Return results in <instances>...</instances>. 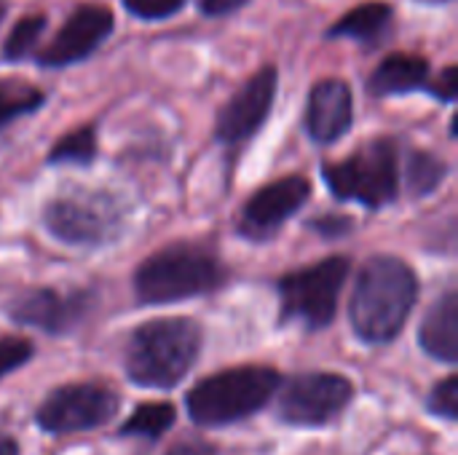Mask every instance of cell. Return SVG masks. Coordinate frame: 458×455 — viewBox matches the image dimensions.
Segmentation results:
<instances>
[{
    "instance_id": "cell-6",
    "label": "cell",
    "mask_w": 458,
    "mask_h": 455,
    "mask_svg": "<svg viewBox=\"0 0 458 455\" xmlns=\"http://www.w3.org/2000/svg\"><path fill=\"white\" fill-rule=\"evenodd\" d=\"M325 182L341 201L378 209L397 198V145L386 137L362 145L346 161L322 166Z\"/></svg>"
},
{
    "instance_id": "cell-12",
    "label": "cell",
    "mask_w": 458,
    "mask_h": 455,
    "mask_svg": "<svg viewBox=\"0 0 458 455\" xmlns=\"http://www.w3.org/2000/svg\"><path fill=\"white\" fill-rule=\"evenodd\" d=\"M91 308V295L83 290L59 292V290H27L11 300L8 316L19 324L38 327L51 335L70 333Z\"/></svg>"
},
{
    "instance_id": "cell-13",
    "label": "cell",
    "mask_w": 458,
    "mask_h": 455,
    "mask_svg": "<svg viewBox=\"0 0 458 455\" xmlns=\"http://www.w3.org/2000/svg\"><path fill=\"white\" fill-rule=\"evenodd\" d=\"M113 32V13L105 5H78L56 38L40 51L38 62L43 67H67L91 56Z\"/></svg>"
},
{
    "instance_id": "cell-14",
    "label": "cell",
    "mask_w": 458,
    "mask_h": 455,
    "mask_svg": "<svg viewBox=\"0 0 458 455\" xmlns=\"http://www.w3.org/2000/svg\"><path fill=\"white\" fill-rule=\"evenodd\" d=\"M354 121V97L346 80L325 78L319 80L306 105V131L314 142L330 145L341 139Z\"/></svg>"
},
{
    "instance_id": "cell-25",
    "label": "cell",
    "mask_w": 458,
    "mask_h": 455,
    "mask_svg": "<svg viewBox=\"0 0 458 455\" xmlns=\"http://www.w3.org/2000/svg\"><path fill=\"white\" fill-rule=\"evenodd\" d=\"M188 0H123V5L140 19H166L177 13Z\"/></svg>"
},
{
    "instance_id": "cell-3",
    "label": "cell",
    "mask_w": 458,
    "mask_h": 455,
    "mask_svg": "<svg viewBox=\"0 0 458 455\" xmlns=\"http://www.w3.org/2000/svg\"><path fill=\"white\" fill-rule=\"evenodd\" d=\"M225 284L220 260L196 244H174L150 255L134 274V292L148 306L185 300Z\"/></svg>"
},
{
    "instance_id": "cell-7",
    "label": "cell",
    "mask_w": 458,
    "mask_h": 455,
    "mask_svg": "<svg viewBox=\"0 0 458 455\" xmlns=\"http://www.w3.org/2000/svg\"><path fill=\"white\" fill-rule=\"evenodd\" d=\"M349 276L346 257H325L311 268L287 274L279 282L282 319L301 322L311 330L327 327L338 308V295Z\"/></svg>"
},
{
    "instance_id": "cell-2",
    "label": "cell",
    "mask_w": 458,
    "mask_h": 455,
    "mask_svg": "<svg viewBox=\"0 0 458 455\" xmlns=\"http://www.w3.org/2000/svg\"><path fill=\"white\" fill-rule=\"evenodd\" d=\"M199 351L201 330L193 319H153L131 335L126 373L145 389H172L191 373Z\"/></svg>"
},
{
    "instance_id": "cell-18",
    "label": "cell",
    "mask_w": 458,
    "mask_h": 455,
    "mask_svg": "<svg viewBox=\"0 0 458 455\" xmlns=\"http://www.w3.org/2000/svg\"><path fill=\"white\" fill-rule=\"evenodd\" d=\"M46 102V94L24 80H0V129L11 121L35 113Z\"/></svg>"
},
{
    "instance_id": "cell-24",
    "label": "cell",
    "mask_w": 458,
    "mask_h": 455,
    "mask_svg": "<svg viewBox=\"0 0 458 455\" xmlns=\"http://www.w3.org/2000/svg\"><path fill=\"white\" fill-rule=\"evenodd\" d=\"M32 357V343L24 338H3L0 341V378L21 367Z\"/></svg>"
},
{
    "instance_id": "cell-29",
    "label": "cell",
    "mask_w": 458,
    "mask_h": 455,
    "mask_svg": "<svg viewBox=\"0 0 458 455\" xmlns=\"http://www.w3.org/2000/svg\"><path fill=\"white\" fill-rule=\"evenodd\" d=\"M166 455H215V448L201 442V440H191V442H180L174 445Z\"/></svg>"
},
{
    "instance_id": "cell-19",
    "label": "cell",
    "mask_w": 458,
    "mask_h": 455,
    "mask_svg": "<svg viewBox=\"0 0 458 455\" xmlns=\"http://www.w3.org/2000/svg\"><path fill=\"white\" fill-rule=\"evenodd\" d=\"M174 424V408L166 402H145L140 405L131 418L121 426L123 437H148L158 440Z\"/></svg>"
},
{
    "instance_id": "cell-10",
    "label": "cell",
    "mask_w": 458,
    "mask_h": 455,
    "mask_svg": "<svg viewBox=\"0 0 458 455\" xmlns=\"http://www.w3.org/2000/svg\"><path fill=\"white\" fill-rule=\"evenodd\" d=\"M311 196V182L301 174L293 177H282L266 188H260L247 206L242 209L239 217V231L252 239V241H263L271 239Z\"/></svg>"
},
{
    "instance_id": "cell-20",
    "label": "cell",
    "mask_w": 458,
    "mask_h": 455,
    "mask_svg": "<svg viewBox=\"0 0 458 455\" xmlns=\"http://www.w3.org/2000/svg\"><path fill=\"white\" fill-rule=\"evenodd\" d=\"M448 174V166L443 158L427 153V150H413L408 156V166H405V177H408V190L413 196H427L432 193Z\"/></svg>"
},
{
    "instance_id": "cell-22",
    "label": "cell",
    "mask_w": 458,
    "mask_h": 455,
    "mask_svg": "<svg viewBox=\"0 0 458 455\" xmlns=\"http://www.w3.org/2000/svg\"><path fill=\"white\" fill-rule=\"evenodd\" d=\"M43 27H46V16H24L21 21H16V27L11 29L5 46H3V54L5 59H24L32 46L38 43V38L43 35Z\"/></svg>"
},
{
    "instance_id": "cell-27",
    "label": "cell",
    "mask_w": 458,
    "mask_h": 455,
    "mask_svg": "<svg viewBox=\"0 0 458 455\" xmlns=\"http://www.w3.org/2000/svg\"><path fill=\"white\" fill-rule=\"evenodd\" d=\"M349 228H352V223H349V217H344V215H322V217L314 223V231H319V233L327 236V239H335V236L346 233Z\"/></svg>"
},
{
    "instance_id": "cell-31",
    "label": "cell",
    "mask_w": 458,
    "mask_h": 455,
    "mask_svg": "<svg viewBox=\"0 0 458 455\" xmlns=\"http://www.w3.org/2000/svg\"><path fill=\"white\" fill-rule=\"evenodd\" d=\"M3 16H5V3L0 0V19H3Z\"/></svg>"
},
{
    "instance_id": "cell-17",
    "label": "cell",
    "mask_w": 458,
    "mask_h": 455,
    "mask_svg": "<svg viewBox=\"0 0 458 455\" xmlns=\"http://www.w3.org/2000/svg\"><path fill=\"white\" fill-rule=\"evenodd\" d=\"M394 11L389 3H362L357 8H352L349 13H344L330 29L327 38H352V40H362V43H381L392 27Z\"/></svg>"
},
{
    "instance_id": "cell-8",
    "label": "cell",
    "mask_w": 458,
    "mask_h": 455,
    "mask_svg": "<svg viewBox=\"0 0 458 455\" xmlns=\"http://www.w3.org/2000/svg\"><path fill=\"white\" fill-rule=\"evenodd\" d=\"M118 394L97 383L62 386L38 408V424L51 434H72L107 424L118 410Z\"/></svg>"
},
{
    "instance_id": "cell-16",
    "label": "cell",
    "mask_w": 458,
    "mask_h": 455,
    "mask_svg": "<svg viewBox=\"0 0 458 455\" xmlns=\"http://www.w3.org/2000/svg\"><path fill=\"white\" fill-rule=\"evenodd\" d=\"M429 83V62L416 54H392L386 56L368 80V91L376 97L411 94L416 88H427Z\"/></svg>"
},
{
    "instance_id": "cell-32",
    "label": "cell",
    "mask_w": 458,
    "mask_h": 455,
    "mask_svg": "<svg viewBox=\"0 0 458 455\" xmlns=\"http://www.w3.org/2000/svg\"><path fill=\"white\" fill-rule=\"evenodd\" d=\"M424 3H448V0H424Z\"/></svg>"
},
{
    "instance_id": "cell-23",
    "label": "cell",
    "mask_w": 458,
    "mask_h": 455,
    "mask_svg": "<svg viewBox=\"0 0 458 455\" xmlns=\"http://www.w3.org/2000/svg\"><path fill=\"white\" fill-rule=\"evenodd\" d=\"M429 410L440 418L456 421L458 418V378L451 375L443 383L435 386L432 397H429Z\"/></svg>"
},
{
    "instance_id": "cell-30",
    "label": "cell",
    "mask_w": 458,
    "mask_h": 455,
    "mask_svg": "<svg viewBox=\"0 0 458 455\" xmlns=\"http://www.w3.org/2000/svg\"><path fill=\"white\" fill-rule=\"evenodd\" d=\"M0 455H19L16 442H13L8 434H0Z\"/></svg>"
},
{
    "instance_id": "cell-9",
    "label": "cell",
    "mask_w": 458,
    "mask_h": 455,
    "mask_svg": "<svg viewBox=\"0 0 458 455\" xmlns=\"http://www.w3.org/2000/svg\"><path fill=\"white\" fill-rule=\"evenodd\" d=\"M354 386L344 375L303 373L287 383L279 402V416L295 426H322L341 416L352 402Z\"/></svg>"
},
{
    "instance_id": "cell-15",
    "label": "cell",
    "mask_w": 458,
    "mask_h": 455,
    "mask_svg": "<svg viewBox=\"0 0 458 455\" xmlns=\"http://www.w3.org/2000/svg\"><path fill=\"white\" fill-rule=\"evenodd\" d=\"M421 346L427 354H432L435 359L445 362V365H456L458 362V295L456 290L445 292L443 300H437V306H432V311L424 316L421 324Z\"/></svg>"
},
{
    "instance_id": "cell-5",
    "label": "cell",
    "mask_w": 458,
    "mask_h": 455,
    "mask_svg": "<svg viewBox=\"0 0 458 455\" xmlns=\"http://www.w3.org/2000/svg\"><path fill=\"white\" fill-rule=\"evenodd\" d=\"M126 223V206L110 193L72 190L43 206L46 231L75 247H102L121 236Z\"/></svg>"
},
{
    "instance_id": "cell-26",
    "label": "cell",
    "mask_w": 458,
    "mask_h": 455,
    "mask_svg": "<svg viewBox=\"0 0 458 455\" xmlns=\"http://www.w3.org/2000/svg\"><path fill=\"white\" fill-rule=\"evenodd\" d=\"M427 91L432 94V97H437V99H443V102H454L458 94V70L451 64V67H445L440 75H437V80L435 83H427Z\"/></svg>"
},
{
    "instance_id": "cell-4",
    "label": "cell",
    "mask_w": 458,
    "mask_h": 455,
    "mask_svg": "<svg viewBox=\"0 0 458 455\" xmlns=\"http://www.w3.org/2000/svg\"><path fill=\"white\" fill-rule=\"evenodd\" d=\"M282 375L271 367H233L209 375L188 394V413L201 426H223L255 416L279 389Z\"/></svg>"
},
{
    "instance_id": "cell-28",
    "label": "cell",
    "mask_w": 458,
    "mask_h": 455,
    "mask_svg": "<svg viewBox=\"0 0 458 455\" xmlns=\"http://www.w3.org/2000/svg\"><path fill=\"white\" fill-rule=\"evenodd\" d=\"M244 3H250V0H201V11L207 16H228L236 8H242Z\"/></svg>"
},
{
    "instance_id": "cell-11",
    "label": "cell",
    "mask_w": 458,
    "mask_h": 455,
    "mask_svg": "<svg viewBox=\"0 0 458 455\" xmlns=\"http://www.w3.org/2000/svg\"><path fill=\"white\" fill-rule=\"evenodd\" d=\"M274 97H276V67L268 64L258 70L220 110L215 137L223 145H239L250 139L268 118Z\"/></svg>"
},
{
    "instance_id": "cell-21",
    "label": "cell",
    "mask_w": 458,
    "mask_h": 455,
    "mask_svg": "<svg viewBox=\"0 0 458 455\" xmlns=\"http://www.w3.org/2000/svg\"><path fill=\"white\" fill-rule=\"evenodd\" d=\"M97 156V129L81 126L64 134L48 153V164H91Z\"/></svg>"
},
{
    "instance_id": "cell-1",
    "label": "cell",
    "mask_w": 458,
    "mask_h": 455,
    "mask_svg": "<svg viewBox=\"0 0 458 455\" xmlns=\"http://www.w3.org/2000/svg\"><path fill=\"white\" fill-rule=\"evenodd\" d=\"M419 295V279L400 257H373L362 268L352 295V327L373 346L389 343L400 335Z\"/></svg>"
}]
</instances>
